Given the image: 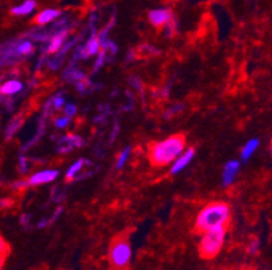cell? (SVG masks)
<instances>
[{
  "label": "cell",
  "instance_id": "cell-1",
  "mask_svg": "<svg viewBox=\"0 0 272 270\" xmlns=\"http://www.w3.org/2000/svg\"><path fill=\"white\" fill-rule=\"evenodd\" d=\"M186 146L184 134H175L164 141L152 142L148 147V157L153 166L161 168L173 162Z\"/></svg>",
  "mask_w": 272,
  "mask_h": 270
},
{
  "label": "cell",
  "instance_id": "cell-2",
  "mask_svg": "<svg viewBox=\"0 0 272 270\" xmlns=\"http://www.w3.org/2000/svg\"><path fill=\"white\" fill-rule=\"evenodd\" d=\"M229 222H230V207L223 202H213L200 211L194 230L199 234H203L206 231L220 225H229Z\"/></svg>",
  "mask_w": 272,
  "mask_h": 270
},
{
  "label": "cell",
  "instance_id": "cell-3",
  "mask_svg": "<svg viewBox=\"0 0 272 270\" xmlns=\"http://www.w3.org/2000/svg\"><path fill=\"white\" fill-rule=\"evenodd\" d=\"M108 259L113 270H127L131 261V245L127 232L114 238L108 250Z\"/></svg>",
  "mask_w": 272,
  "mask_h": 270
},
{
  "label": "cell",
  "instance_id": "cell-4",
  "mask_svg": "<svg viewBox=\"0 0 272 270\" xmlns=\"http://www.w3.org/2000/svg\"><path fill=\"white\" fill-rule=\"evenodd\" d=\"M227 225H220L216 228L203 232V236L199 243V254L202 258L211 259L221 251L225 236H226Z\"/></svg>",
  "mask_w": 272,
  "mask_h": 270
},
{
  "label": "cell",
  "instance_id": "cell-5",
  "mask_svg": "<svg viewBox=\"0 0 272 270\" xmlns=\"http://www.w3.org/2000/svg\"><path fill=\"white\" fill-rule=\"evenodd\" d=\"M172 17H173V14L170 8H156V10H152L149 12V21L154 27L157 28L164 27Z\"/></svg>",
  "mask_w": 272,
  "mask_h": 270
},
{
  "label": "cell",
  "instance_id": "cell-6",
  "mask_svg": "<svg viewBox=\"0 0 272 270\" xmlns=\"http://www.w3.org/2000/svg\"><path fill=\"white\" fill-rule=\"evenodd\" d=\"M99 49H100V42L98 40V35H95V33H92V35L90 37V40L85 42V45L83 47H79L76 50V54L74 57H81V58H87V57L95 56L99 53Z\"/></svg>",
  "mask_w": 272,
  "mask_h": 270
},
{
  "label": "cell",
  "instance_id": "cell-7",
  "mask_svg": "<svg viewBox=\"0 0 272 270\" xmlns=\"http://www.w3.org/2000/svg\"><path fill=\"white\" fill-rule=\"evenodd\" d=\"M83 145V139H81V136L79 135H74V134H69V135H64L60 138V141L57 143V149H58V152L60 153H68L71 152L74 147H80Z\"/></svg>",
  "mask_w": 272,
  "mask_h": 270
},
{
  "label": "cell",
  "instance_id": "cell-8",
  "mask_svg": "<svg viewBox=\"0 0 272 270\" xmlns=\"http://www.w3.org/2000/svg\"><path fill=\"white\" fill-rule=\"evenodd\" d=\"M58 176V172L57 170H42V172H38L33 175L30 179H28V185L30 186H37V185H44V184H48V182H51V181L56 179Z\"/></svg>",
  "mask_w": 272,
  "mask_h": 270
},
{
  "label": "cell",
  "instance_id": "cell-9",
  "mask_svg": "<svg viewBox=\"0 0 272 270\" xmlns=\"http://www.w3.org/2000/svg\"><path fill=\"white\" fill-rule=\"evenodd\" d=\"M194 154H195V150H194L193 147L186 150L184 153H181L180 156L175 159V163H173V166L171 169V173H172V175H176V173H179L180 170H183V169L187 166L188 163L191 162Z\"/></svg>",
  "mask_w": 272,
  "mask_h": 270
},
{
  "label": "cell",
  "instance_id": "cell-10",
  "mask_svg": "<svg viewBox=\"0 0 272 270\" xmlns=\"http://www.w3.org/2000/svg\"><path fill=\"white\" fill-rule=\"evenodd\" d=\"M67 35H68V27L63 28L61 31L51 35V41L50 44L48 45V47H46V53L53 54V53H57V51L60 50L63 47L64 41L67 38Z\"/></svg>",
  "mask_w": 272,
  "mask_h": 270
},
{
  "label": "cell",
  "instance_id": "cell-11",
  "mask_svg": "<svg viewBox=\"0 0 272 270\" xmlns=\"http://www.w3.org/2000/svg\"><path fill=\"white\" fill-rule=\"evenodd\" d=\"M238 170H240V163H238V161H230V162H227L225 165L223 173H222V182H223V185L227 186L232 184L234 179H236V176H237Z\"/></svg>",
  "mask_w": 272,
  "mask_h": 270
},
{
  "label": "cell",
  "instance_id": "cell-12",
  "mask_svg": "<svg viewBox=\"0 0 272 270\" xmlns=\"http://www.w3.org/2000/svg\"><path fill=\"white\" fill-rule=\"evenodd\" d=\"M60 18V11L58 10H54V8H46V10H42V11L35 17L34 23L38 24V26H45V24H49L53 21H56Z\"/></svg>",
  "mask_w": 272,
  "mask_h": 270
},
{
  "label": "cell",
  "instance_id": "cell-13",
  "mask_svg": "<svg viewBox=\"0 0 272 270\" xmlns=\"http://www.w3.org/2000/svg\"><path fill=\"white\" fill-rule=\"evenodd\" d=\"M35 8H37L35 0H23L21 4L12 7L11 14L15 17H25V15H30Z\"/></svg>",
  "mask_w": 272,
  "mask_h": 270
},
{
  "label": "cell",
  "instance_id": "cell-14",
  "mask_svg": "<svg viewBox=\"0 0 272 270\" xmlns=\"http://www.w3.org/2000/svg\"><path fill=\"white\" fill-rule=\"evenodd\" d=\"M22 83L17 79H11L8 81H4L0 85V95L1 96H12L19 93L22 90Z\"/></svg>",
  "mask_w": 272,
  "mask_h": 270
},
{
  "label": "cell",
  "instance_id": "cell-15",
  "mask_svg": "<svg viewBox=\"0 0 272 270\" xmlns=\"http://www.w3.org/2000/svg\"><path fill=\"white\" fill-rule=\"evenodd\" d=\"M257 146H259V139H250L245 143V146L243 147V150H241V158H243V161H248L255 152L257 150Z\"/></svg>",
  "mask_w": 272,
  "mask_h": 270
},
{
  "label": "cell",
  "instance_id": "cell-16",
  "mask_svg": "<svg viewBox=\"0 0 272 270\" xmlns=\"http://www.w3.org/2000/svg\"><path fill=\"white\" fill-rule=\"evenodd\" d=\"M64 77L68 80V81H72V83H77L81 79H84L85 76L83 72H80L76 65H69V68L64 72Z\"/></svg>",
  "mask_w": 272,
  "mask_h": 270
},
{
  "label": "cell",
  "instance_id": "cell-17",
  "mask_svg": "<svg viewBox=\"0 0 272 270\" xmlns=\"http://www.w3.org/2000/svg\"><path fill=\"white\" fill-rule=\"evenodd\" d=\"M87 161L85 159H80L77 162H74L69 170L67 172V181H72L74 179H79V173L84 169V166L87 165Z\"/></svg>",
  "mask_w": 272,
  "mask_h": 270
},
{
  "label": "cell",
  "instance_id": "cell-18",
  "mask_svg": "<svg viewBox=\"0 0 272 270\" xmlns=\"http://www.w3.org/2000/svg\"><path fill=\"white\" fill-rule=\"evenodd\" d=\"M34 51V45L31 44V41H21L17 42V53L19 57L30 56Z\"/></svg>",
  "mask_w": 272,
  "mask_h": 270
},
{
  "label": "cell",
  "instance_id": "cell-19",
  "mask_svg": "<svg viewBox=\"0 0 272 270\" xmlns=\"http://www.w3.org/2000/svg\"><path fill=\"white\" fill-rule=\"evenodd\" d=\"M23 123V118L22 116H15V118L12 119L11 122L8 123L6 129V139H11L12 136L15 135L18 130L21 129V126Z\"/></svg>",
  "mask_w": 272,
  "mask_h": 270
},
{
  "label": "cell",
  "instance_id": "cell-20",
  "mask_svg": "<svg viewBox=\"0 0 272 270\" xmlns=\"http://www.w3.org/2000/svg\"><path fill=\"white\" fill-rule=\"evenodd\" d=\"M165 30V37H168V38H171V37H173L176 33V30H177V21H176L175 17H172L170 19V22L165 24L164 27H163Z\"/></svg>",
  "mask_w": 272,
  "mask_h": 270
},
{
  "label": "cell",
  "instance_id": "cell-21",
  "mask_svg": "<svg viewBox=\"0 0 272 270\" xmlns=\"http://www.w3.org/2000/svg\"><path fill=\"white\" fill-rule=\"evenodd\" d=\"M129 156H130V147H126V149H124V150L121 152L118 159H117V168L118 169L122 168V166L125 165L126 161H127Z\"/></svg>",
  "mask_w": 272,
  "mask_h": 270
},
{
  "label": "cell",
  "instance_id": "cell-22",
  "mask_svg": "<svg viewBox=\"0 0 272 270\" xmlns=\"http://www.w3.org/2000/svg\"><path fill=\"white\" fill-rule=\"evenodd\" d=\"M138 51L142 53V54H148V56H150V54H157V53H159V50H157L156 47H153V46H150V45L140 46Z\"/></svg>",
  "mask_w": 272,
  "mask_h": 270
},
{
  "label": "cell",
  "instance_id": "cell-23",
  "mask_svg": "<svg viewBox=\"0 0 272 270\" xmlns=\"http://www.w3.org/2000/svg\"><path fill=\"white\" fill-rule=\"evenodd\" d=\"M8 253H10V246H8V243L6 242V239L0 235V254L7 257V254Z\"/></svg>",
  "mask_w": 272,
  "mask_h": 270
},
{
  "label": "cell",
  "instance_id": "cell-24",
  "mask_svg": "<svg viewBox=\"0 0 272 270\" xmlns=\"http://www.w3.org/2000/svg\"><path fill=\"white\" fill-rule=\"evenodd\" d=\"M19 170H21V173H26L28 170L27 158L25 156H21V158H19Z\"/></svg>",
  "mask_w": 272,
  "mask_h": 270
},
{
  "label": "cell",
  "instance_id": "cell-25",
  "mask_svg": "<svg viewBox=\"0 0 272 270\" xmlns=\"http://www.w3.org/2000/svg\"><path fill=\"white\" fill-rule=\"evenodd\" d=\"M51 103H53V108L58 110V108L63 107L65 100H64V97H61V96H56V97H53V99H51Z\"/></svg>",
  "mask_w": 272,
  "mask_h": 270
},
{
  "label": "cell",
  "instance_id": "cell-26",
  "mask_svg": "<svg viewBox=\"0 0 272 270\" xmlns=\"http://www.w3.org/2000/svg\"><path fill=\"white\" fill-rule=\"evenodd\" d=\"M104 60H106V53H104V50L102 49V51L99 53V57H98L97 62H95V70H98L99 68L102 67L103 64H104Z\"/></svg>",
  "mask_w": 272,
  "mask_h": 270
},
{
  "label": "cell",
  "instance_id": "cell-27",
  "mask_svg": "<svg viewBox=\"0 0 272 270\" xmlns=\"http://www.w3.org/2000/svg\"><path fill=\"white\" fill-rule=\"evenodd\" d=\"M28 185V180H21V181H17V182H14V185L12 188H15L17 191H21V189H26Z\"/></svg>",
  "mask_w": 272,
  "mask_h": 270
},
{
  "label": "cell",
  "instance_id": "cell-28",
  "mask_svg": "<svg viewBox=\"0 0 272 270\" xmlns=\"http://www.w3.org/2000/svg\"><path fill=\"white\" fill-rule=\"evenodd\" d=\"M259 241H252L249 243V246H248V253L249 254H256L259 251Z\"/></svg>",
  "mask_w": 272,
  "mask_h": 270
},
{
  "label": "cell",
  "instance_id": "cell-29",
  "mask_svg": "<svg viewBox=\"0 0 272 270\" xmlns=\"http://www.w3.org/2000/svg\"><path fill=\"white\" fill-rule=\"evenodd\" d=\"M68 123H69V116H63V118L56 119V126L57 127H60V129L65 127Z\"/></svg>",
  "mask_w": 272,
  "mask_h": 270
},
{
  "label": "cell",
  "instance_id": "cell-30",
  "mask_svg": "<svg viewBox=\"0 0 272 270\" xmlns=\"http://www.w3.org/2000/svg\"><path fill=\"white\" fill-rule=\"evenodd\" d=\"M76 110H77V108H76L74 104H67V106H65V113H67V116H69V118L74 116V113H76Z\"/></svg>",
  "mask_w": 272,
  "mask_h": 270
},
{
  "label": "cell",
  "instance_id": "cell-31",
  "mask_svg": "<svg viewBox=\"0 0 272 270\" xmlns=\"http://www.w3.org/2000/svg\"><path fill=\"white\" fill-rule=\"evenodd\" d=\"M12 205V200L10 199H0V209L10 208Z\"/></svg>",
  "mask_w": 272,
  "mask_h": 270
},
{
  "label": "cell",
  "instance_id": "cell-32",
  "mask_svg": "<svg viewBox=\"0 0 272 270\" xmlns=\"http://www.w3.org/2000/svg\"><path fill=\"white\" fill-rule=\"evenodd\" d=\"M4 261H6V257L0 254V270L3 269V265H4Z\"/></svg>",
  "mask_w": 272,
  "mask_h": 270
},
{
  "label": "cell",
  "instance_id": "cell-33",
  "mask_svg": "<svg viewBox=\"0 0 272 270\" xmlns=\"http://www.w3.org/2000/svg\"><path fill=\"white\" fill-rule=\"evenodd\" d=\"M271 154H272V142H271Z\"/></svg>",
  "mask_w": 272,
  "mask_h": 270
}]
</instances>
